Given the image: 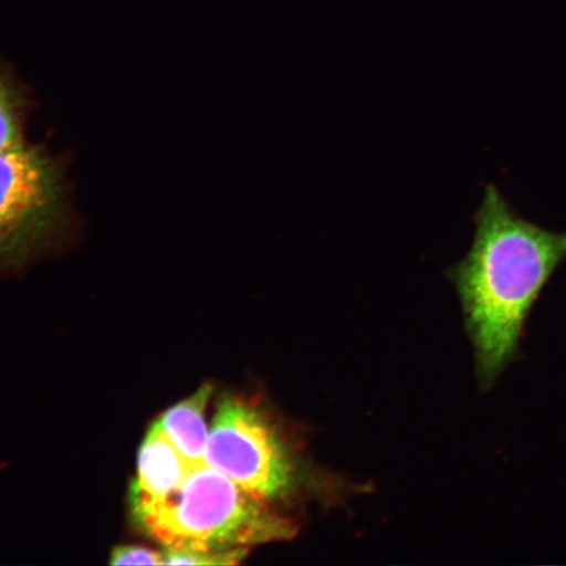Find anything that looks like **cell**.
<instances>
[{"label":"cell","instance_id":"8","mask_svg":"<svg viewBox=\"0 0 566 566\" xmlns=\"http://www.w3.org/2000/svg\"><path fill=\"white\" fill-rule=\"evenodd\" d=\"M247 552V548L221 552L166 549L163 558L165 565H235L243 560Z\"/></svg>","mask_w":566,"mask_h":566},{"label":"cell","instance_id":"6","mask_svg":"<svg viewBox=\"0 0 566 566\" xmlns=\"http://www.w3.org/2000/svg\"><path fill=\"white\" fill-rule=\"evenodd\" d=\"M211 392L210 385L202 386L190 398L169 408L157 421L190 467L207 464L209 434L205 413Z\"/></svg>","mask_w":566,"mask_h":566},{"label":"cell","instance_id":"3","mask_svg":"<svg viewBox=\"0 0 566 566\" xmlns=\"http://www.w3.org/2000/svg\"><path fill=\"white\" fill-rule=\"evenodd\" d=\"M75 224L63 158L27 140L0 153V275L62 250Z\"/></svg>","mask_w":566,"mask_h":566},{"label":"cell","instance_id":"2","mask_svg":"<svg viewBox=\"0 0 566 566\" xmlns=\"http://www.w3.org/2000/svg\"><path fill=\"white\" fill-rule=\"evenodd\" d=\"M265 501L202 464L168 499L133 518L166 549L221 552L292 539L293 522Z\"/></svg>","mask_w":566,"mask_h":566},{"label":"cell","instance_id":"1","mask_svg":"<svg viewBox=\"0 0 566 566\" xmlns=\"http://www.w3.org/2000/svg\"><path fill=\"white\" fill-rule=\"evenodd\" d=\"M467 258L452 269L467 327L486 385L516 357L531 308L566 259V233L544 230L515 214L486 186Z\"/></svg>","mask_w":566,"mask_h":566},{"label":"cell","instance_id":"7","mask_svg":"<svg viewBox=\"0 0 566 566\" xmlns=\"http://www.w3.org/2000/svg\"><path fill=\"white\" fill-rule=\"evenodd\" d=\"M31 111L30 92L9 63L0 59V153L24 144Z\"/></svg>","mask_w":566,"mask_h":566},{"label":"cell","instance_id":"9","mask_svg":"<svg viewBox=\"0 0 566 566\" xmlns=\"http://www.w3.org/2000/svg\"><path fill=\"white\" fill-rule=\"evenodd\" d=\"M112 565H165V558L159 552L144 547H117L111 556Z\"/></svg>","mask_w":566,"mask_h":566},{"label":"cell","instance_id":"4","mask_svg":"<svg viewBox=\"0 0 566 566\" xmlns=\"http://www.w3.org/2000/svg\"><path fill=\"white\" fill-rule=\"evenodd\" d=\"M207 464L263 500L285 493L293 481L292 460L277 431L260 410L235 398L218 407Z\"/></svg>","mask_w":566,"mask_h":566},{"label":"cell","instance_id":"5","mask_svg":"<svg viewBox=\"0 0 566 566\" xmlns=\"http://www.w3.org/2000/svg\"><path fill=\"white\" fill-rule=\"evenodd\" d=\"M192 469L155 422L138 454L137 479L130 491L132 514L160 504L177 491Z\"/></svg>","mask_w":566,"mask_h":566}]
</instances>
